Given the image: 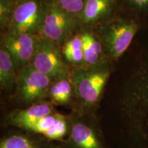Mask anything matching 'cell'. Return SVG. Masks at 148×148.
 <instances>
[{
    "instance_id": "obj_1",
    "label": "cell",
    "mask_w": 148,
    "mask_h": 148,
    "mask_svg": "<svg viewBox=\"0 0 148 148\" xmlns=\"http://www.w3.org/2000/svg\"><path fill=\"white\" fill-rule=\"evenodd\" d=\"M110 74L106 62L89 67H76L70 73L75 92L72 111L95 113Z\"/></svg>"
},
{
    "instance_id": "obj_2",
    "label": "cell",
    "mask_w": 148,
    "mask_h": 148,
    "mask_svg": "<svg viewBox=\"0 0 148 148\" xmlns=\"http://www.w3.org/2000/svg\"><path fill=\"white\" fill-rule=\"evenodd\" d=\"M68 137L56 142L60 148H108L95 113L72 111Z\"/></svg>"
},
{
    "instance_id": "obj_3",
    "label": "cell",
    "mask_w": 148,
    "mask_h": 148,
    "mask_svg": "<svg viewBox=\"0 0 148 148\" xmlns=\"http://www.w3.org/2000/svg\"><path fill=\"white\" fill-rule=\"evenodd\" d=\"M51 78L35 69L32 64L18 70L14 99L25 107L48 100Z\"/></svg>"
},
{
    "instance_id": "obj_4",
    "label": "cell",
    "mask_w": 148,
    "mask_h": 148,
    "mask_svg": "<svg viewBox=\"0 0 148 148\" xmlns=\"http://www.w3.org/2000/svg\"><path fill=\"white\" fill-rule=\"evenodd\" d=\"M31 64L52 81L69 77L71 73L56 44L44 38H40Z\"/></svg>"
},
{
    "instance_id": "obj_5",
    "label": "cell",
    "mask_w": 148,
    "mask_h": 148,
    "mask_svg": "<svg viewBox=\"0 0 148 148\" xmlns=\"http://www.w3.org/2000/svg\"><path fill=\"white\" fill-rule=\"evenodd\" d=\"M46 7L41 0H20L14 5L9 27L11 33L35 34L39 32Z\"/></svg>"
},
{
    "instance_id": "obj_6",
    "label": "cell",
    "mask_w": 148,
    "mask_h": 148,
    "mask_svg": "<svg viewBox=\"0 0 148 148\" xmlns=\"http://www.w3.org/2000/svg\"><path fill=\"white\" fill-rule=\"evenodd\" d=\"M137 25L130 21H114L102 29L105 49L111 58L117 59L128 49L137 32Z\"/></svg>"
},
{
    "instance_id": "obj_7",
    "label": "cell",
    "mask_w": 148,
    "mask_h": 148,
    "mask_svg": "<svg viewBox=\"0 0 148 148\" xmlns=\"http://www.w3.org/2000/svg\"><path fill=\"white\" fill-rule=\"evenodd\" d=\"M73 16L55 2L47 6L39 29L42 38L54 42L65 39L75 26Z\"/></svg>"
},
{
    "instance_id": "obj_8",
    "label": "cell",
    "mask_w": 148,
    "mask_h": 148,
    "mask_svg": "<svg viewBox=\"0 0 148 148\" xmlns=\"http://www.w3.org/2000/svg\"><path fill=\"white\" fill-rule=\"evenodd\" d=\"M40 40L35 34L9 32L2 38L1 45L10 53L18 70L31 64Z\"/></svg>"
},
{
    "instance_id": "obj_9",
    "label": "cell",
    "mask_w": 148,
    "mask_h": 148,
    "mask_svg": "<svg viewBox=\"0 0 148 148\" xmlns=\"http://www.w3.org/2000/svg\"><path fill=\"white\" fill-rule=\"evenodd\" d=\"M71 129V116L64 115L56 111L45 116L25 132L38 135L51 142H60L66 139Z\"/></svg>"
},
{
    "instance_id": "obj_10",
    "label": "cell",
    "mask_w": 148,
    "mask_h": 148,
    "mask_svg": "<svg viewBox=\"0 0 148 148\" xmlns=\"http://www.w3.org/2000/svg\"><path fill=\"white\" fill-rule=\"evenodd\" d=\"M55 106L46 100L34 103L24 108L15 109L7 116V124L26 131L31 125L45 116L56 112Z\"/></svg>"
},
{
    "instance_id": "obj_11",
    "label": "cell",
    "mask_w": 148,
    "mask_h": 148,
    "mask_svg": "<svg viewBox=\"0 0 148 148\" xmlns=\"http://www.w3.org/2000/svg\"><path fill=\"white\" fill-rule=\"evenodd\" d=\"M47 99L54 106H71L73 108L75 102V92L70 76L51 82L48 90Z\"/></svg>"
},
{
    "instance_id": "obj_12",
    "label": "cell",
    "mask_w": 148,
    "mask_h": 148,
    "mask_svg": "<svg viewBox=\"0 0 148 148\" xmlns=\"http://www.w3.org/2000/svg\"><path fill=\"white\" fill-rule=\"evenodd\" d=\"M49 141L42 136L25 131L12 132L1 138L0 148H45Z\"/></svg>"
},
{
    "instance_id": "obj_13",
    "label": "cell",
    "mask_w": 148,
    "mask_h": 148,
    "mask_svg": "<svg viewBox=\"0 0 148 148\" xmlns=\"http://www.w3.org/2000/svg\"><path fill=\"white\" fill-rule=\"evenodd\" d=\"M18 69L12 57L5 48L1 45L0 49V87L4 91H10L15 87Z\"/></svg>"
},
{
    "instance_id": "obj_14",
    "label": "cell",
    "mask_w": 148,
    "mask_h": 148,
    "mask_svg": "<svg viewBox=\"0 0 148 148\" xmlns=\"http://www.w3.org/2000/svg\"><path fill=\"white\" fill-rule=\"evenodd\" d=\"M81 35L83 43L84 67L96 66L104 62L102 58V46L93 34L84 32Z\"/></svg>"
},
{
    "instance_id": "obj_15",
    "label": "cell",
    "mask_w": 148,
    "mask_h": 148,
    "mask_svg": "<svg viewBox=\"0 0 148 148\" xmlns=\"http://www.w3.org/2000/svg\"><path fill=\"white\" fill-rule=\"evenodd\" d=\"M113 0H87L80 18L84 23H92L107 15L112 8Z\"/></svg>"
},
{
    "instance_id": "obj_16",
    "label": "cell",
    "mask_w": 148,
    "mask_h": 148,
    "mask_svg": "<svg viewBox=\"0 0 148 148\" xmlns=\"http://www.w3.org/2000/svg\"><path fill=\"white\" fill-rule=\"evenodd\" d=\"M62 55L66 62L76 67L84 66V52L81 35L74 36L64 44Z\"/></svg>"
},
{
    "instance_id": "obj_17",
    "label": "cell",
    "mask_w": 148,
    "mask_h": 148,
    "mask_svg": "<svg viewBox=\"0 0 148 148\" xmlns=\"http://www.w3.org/2000/svg\"><path fill=\"white\" fill-rule=\"evenodd\" d=\"M87 0H57V4L62 10L72 15H79Z\"/></svg>"
},
{
    "instance_id": "obj_18",
    "label": "cell",
    "mask_w": 148,
    "mask_h": 148,
    "mask_svg": "<svg viewBox=\"0 0 148 148\" xmlns=\"http://www.w3.org/2000/svg\"><path fill=\"white\" fill-rule=\"evenodd\" d=\"M12 0H0V23L1 26L9 24L14 9Z\"/></svg>"
},
{
    "instance_id": "obj_19",
    "label": "cell",
    "mask_w": 148,
    "mask_h": 148,
    "mask_svg": "<svg viewBox=\"0 0 148 148\" xmlns=\"http://www.w3.org/2000/svg\"><path fill=\"white\" fill-rule=\"evenodd\" d=\"M132 2L140 8L148 7V0H132Z\"/></svg>"
},
{
    "instance_id": "obj_20",
    "label": "cell",
    "mask_w": 148,
    "mask_h": 148,
    "mask_svg": "<svg viewBox=\"0 0 148 148\" xmlns=\"http://www.w3.org/2000/svg\"><path fill=\"white\" fill-rule=\"evenodd\" d=\"M45 148H60V147H59V146H58V145H57V144H56V143L51 144V143H48L47 144V145L45 146Z\"/></svg>"
}]
</instances>
